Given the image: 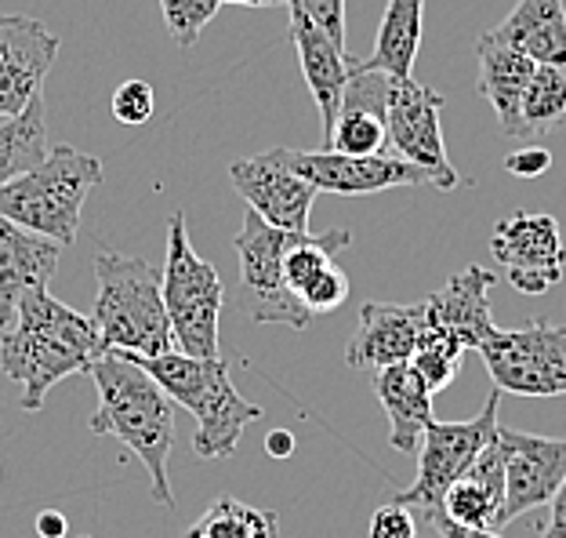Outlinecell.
I'll return each instance as SVG.
<instances>
[{
  "label": "cell",
  "instance_id": "cell-21",
  "mask_svg": "<svg viewBox=\"0 0 566 538\" xmlns=\"http://www.w3.org/2000/svg\"><path fill=\"white\" fill-rule=\"evenodd\" d=\"M475 59H480V95L491 102L505 138H523V113L520 102L526 92V81L537 70V62L531 55H523L520 48H512L509 41H501L494 30H486L475 41Z\"/></svg>",
  "mask_w": 566,
  "mask_h": 538
},
{
  "label": "cell",
  "instance_id": "cell-34",
  "mask_svg": "<svg viewBox=\"0 0 566 538\" xmlns=\"http://www.w3.org/2000/svg\"><path fill=\"white\" fill-rule=\"evenodd\" d=\"M552 168V153L545 146H531V149H516L505 157V172L516 178H537Z\"/></svg>",
  "mask_w": 566,
  "mask_h": 538
},
{
  "label": "cell",
  "instance_id": "cell-28",
  "mask_svg": "<svg viewBox=\"0 0 566 538\" xmlns=\"http://www.w3.org/2000/svg\"><path fill=\"white\" fill-rule=\"evenodd\" d=\"M526 135L552 132L566 117V70L556 66H537L526 81V92L520 102Z\"/></svg>",
  "mask_w": 566,
  "mask_h": 538
},
{
  "label": "cell",
  "instance_id": "cell-26",
  "mask_svg": "<svg viewBox=\"0 0 566 538\" xmlns=\"http://www.w3.org/2000/svg\"><path fill=\"white\" fill-rule=\"evenodd\" d=\"M48 157V106L36 95L19 117L0 121V189Z\"/></svg>",
  "mask_w": 566,
  "mask_h": 538
},
{
  "label": "cell",
  "instance_id": "cell-10",
  "mask_svg": "<svg viewBox=\"0 0 566 538\" xmlns=\"http://www.w3.org/2000/svg\"><path fill=\"white\" fill-rule=\"evenodd\" d=\"M443 95L415 76H392L389 87V146L396 157L418 164L432 175L436 189H458V172L450 168L443 146Z\"/></svg>",
  "mask_w": 566,
  "mask_h": 538
},
{
  "label": "cell",
  "instance_id": "cell-24",
  "mask_svg": "<svg viewBox=\"0 0 566 538\" xmlns=\"http://www.w3.org/2000/svg\"><path fill=\"white\" fill-rule=\"evenodd\" d=\"M501 41L520 48L537 66L566 70V8L563 0H520L512 15L494 25Z\"/></svg>",
  "mask_w": 566,
  "mask_h": 538
},
{
  "label": "cell",
  "instance_id": "cell-5",
  "mask_svg": "<svg viewBox=\"0 0 566 538\" xmlns=\"http://www.w3.org/2000/svg\"><path fill=\"white\" fill-rule=\"evenodd\" d=\"M102 183V161L73 146L48 149L36 168L0 189V215L30 234L66 248L81 234V215L92 189Z\"/></svg>",
  "mask_w": 566,
  "mask_h": 538
},
{
  "label": "cell",
  "instance_id": "cell-31",
  "mask_svg": "<svg viewBox=\"0 0 566 538\" xmlns=\"http://www.w3.org/2000/svg\"><path fill=\"white\" fill-rule=\"evenodd\" d=\"M157 110V95H153L149 81H124L117 92H113V117L124 127H138L153 117Z\"/></svg>",
  "mask_w": 566,
  "mask_h": 538
},
{
  "label": "cell",
  "instance_id": "cell-7",
  "mask_svg": "<svg viewBox=\"0 0 566 538\" xmlns=\"http://www.w3.org/2000/svg\"><path fill=\"white\" fill-rule=\"evenodd\" d=\"M497 401L501 390L486 396L483 412L465 422H440L432 418L421 433V447H418V477L407 492H400L392 503L410 506L415 514H440L443 495L450 492L461 473H465L475 458H480L486 447L497 437Z\"/></svg>",
  "mask_w": 566,
  "mask_h": 538
},
{
  "label": "cell",
  "instance_id": "cell-22",
  "mask_svg": "<svg viewBox=\"0 0 566 538\" xmlns=\"http://www.w3.org/2000/svg\"><path fill=\"white\" fill-rule=\"evenodd\" d=\"M501 506H505V463H501V447L494 437V444L450 484L440 514L458 528L494 531Z\"/></svg>",
  "mask_w": 566,
  "mask_h": 538
},
{
  "label": "cell",
  "instance_id": "cell-9",
  "mask_svg": "<svg viewBox=\"0 0 566 538\" xmlns=\"http://www.w3.org/2000/svg\"><path fill=\"white\" fill-rule=\"evenodd\" d=\"M494 390L516 396H566V324L531 320L516 331H494L480 345Z\"/></svg>",
  "mask_w": 566,
  "mask_h": 538
},
{
  "label": "cell",
  "instance_id": "cell-8",
  "mask_svg": "<svg viewBox=\"0 0 566 538\" xmlns=\"http://www.w3.org/2000/svg\"><path fill=\"white\" fill-rule=\"evenodd\" d=\"M302 234L291 229H276L254 211L243 215V226L237 234V255H240V284L248 313L259 324H283L294 331H305L313 324V313L305 310L302 299L283 280V255Z\"/></svg>",
  "mask_w": 566,
  "mask_h": 538
},
{
  "label": "cell",
  "instance_id": "cell-2",
  "mask_svg": "<svg viewBox=\"0 0 566 538\" xmlns=\"http://www.w3.org/2000/svg\"><path fill=\"white\" fill-rule=\"evenodd\" d=\"M87 375L95 379L98 412L92 415V433L117 437L142 458L153 484V503L175 506L167 458L175 447V401L135 361L120 353H102Z\"/></svg>",
  "mask_w": 566,
  "mask_h": 538
},
{
  "label": "cell",
  "instance_id": "cell-39",
  "mask_svg": "<svg viewBox=\"0 0 566 538\" xmlns=\"http://www.w3.org/2000/svg\"><path fill=\"white\" fill-rule=\"evenodd\" d=\"M222 4H237V8H273V4H287V0H222Z\"/></svg>",
  "mask_w": 566,
  "mask_h": 538
},
{
  "label": "cell",
  "instance_id": "cell-30",
  "mask_svg": "<svg viewBox=\"0 0 566 538\" xmlns=\"http://www.w3.org/2000/svg\"><path fill=\"white\" fill-rule=\"evenodd\" d=\"M298 299H302V306H305V310L308 313H334V310H342V306L345 302H349V277H345L342 273V269L338 266H327L324 269V273H319L316 280H313V284H308L302 294H298Z\"/></svg>",
  "mask_w": 566,
  "mask_h": 538
},
{
  "label": "cell",
  "instance_id": "cell-6",
  "mask_svg": "<svg viewBox=\"0 0 566 538\" xmlns=\"http://www.w3.org/2000/svg\"><path fill=\"white\" fill-rule=\"evenodd\" d=\"M160 294L167 324H171L175 335V350L186 356H218V317H222L226 288L218 269L192 251L182 211H175L171 223H167Z\"/></svg>",
  "mask_w": 566,
  "mask_h": 538
},
{
  "label": "cell",
  "instance_id": "cell-12",
  "mask_svg": "<svg viewBox=\"0 0 566 538\" xmlns=\"http://www.w3.org/2000/svg\"><path fill=\"white\" fill-rule=\"evenodd\" d=\"M291 172L316 186V194L338 197H367L381 189L400 186H432V175L396 153H375V157H353L334 149H280Z\"/></svg>",
  "mask_w": 566,
  "mask_h": 538
},
{
  "label": "cell",
  "instance_id": "cell-23",
  "mask_svg": "<svg viewBox=\"0 0 566 538\" xmlns=\"http://www.w3.org/2000/svg\"><path fill=\"white\" fill-rule=\"evenodd\" d=\"M375 393L389 415V444L400 455H415L432 422V390L410 364H392L375 371Z\"/></svg>",
  "mask_w": 566,
  "mask_h": 538
},
{
  "label": "cell",
  "instance_id": "cell-1",
  "mask_svg": "<svg viewBox=\"0 0 566 538\" xmlns=\"http://www.w3.org/2000/svg\"><path fill=\"white\" fill-rule=\"evenodd\" d=\"M106 353L92 317L51 299V291H33L19 306L15 324L0 331V371L22 386V412H41L48 393L62 379L84 375Z\"/></svg>",
  "mask_w": 566,
  "mask_h": 538
},
{
  "label": "cell",
  "instance_id": "cell-35",
  "mask_svg": "<svg viewBox=\"0 0 566 538\" xmlns=\"http://www.w3.org/2000/svg\"><path fill=\"white\" fill-rule=\"evenodd\" d=\"M552 517H548V524H545V531H542V538H566V477H563V484H559V492L552 495Z\"/></svg>",
  "mask_w": 566,
  "mask_h": 538
},
{
  "label": "cell",
  "instance_id": "cell-37",
  "mask_svg": "<svg viewBox=\"0 0 566 538\" xmlns=\"http://www.w3.org/2000/svg\"><path fill=\"white\" fill-rule=\"evenodd\" d=\"M70 531V524L62 514H55V509H44L41 517H36V535L41 538H66Z\"/></svg>",
  "mask_w": 566,
  "mask_h": 538
},
{
  "label": "cell",
  "instance_id": "cell-15",
  "mask_svg": "<svg viewBox=\"0 0 566 538\" xmlns=\"http://www.w3.org/2000/svg\"><path fill=\"white\" fill-rule=\"evenodd\" d=\"M237 194L248 200V208L276 229L291 234H308V211H313L316 186L305 183L298 172L287 168L280 149L259 153L229 164Z\"/></svg>",
  "mask_w": 566,
  "mask_h": 538
},
{
  "label": "cell",
  "instance_id": "cell-36",
  "mask_svg": "<svg viewBox=\"0 0 566 538\" xmlns=\"http://www.w3.org/2000/svg\"><path fill=\"white\" fill-rule=\"evenodd\" d=\"M432 528H436V538H501L494 531H472V528H458V524H450L443 514H432Z\"/></svg>",
  "mask_w": 566,
  "mask_h": 538
},
{
  "label": "cell",
  "instance_id": "cell-4",
  "mask_svg": "<svg viewBox=\"0 0 566 538\" xmlns=\"http://www.w3.org/2000/svg\"><path fill=\"white\" fill-rule=\"evenodd\" d=\"M95 277L98 291L92 324L102 350L124 356H160L175 350L157 269L138 255L98 251Z\"/></svg>",
  "mask_w": 566,
  "mask_h": 538
},
{
  "label": "cell",
  "instance_id": "cell-40",
  "mask_svg": "<svg viewBox=\"0 0 566 538\" xmlns=\"http://www.w3.org/2000/svg\"><path fill=\"white\" fill-rule=\"evenodd\" d=\"M81 538H87V535H81Z\"/></svg>",
  "mask_w": 566,
  "mask_h": 538
},
{
  "label": "cell",
  "instance_id": "cell-11",
  "mask_svg": "<svg viewBox=\"0 0 566 538\" xmlns=\"http://www.w3.org/2000/svg\"><path fill=\"white\" fill-rule=\"evenodd\" d=\"M491 251L516 291L545 294L552 288H559L566 266V245L559 223L548 211L505 215L491 234Z\"/></svg>",
  "mask_w": 566,
  "mask_h": 538
},
{
  "label": "cell",
  "instance_id": "cell-27",
  "mask_svg": "<svg viewBox=\"0 0 566 538\" xmlns=\"http://www.w3.org/2000/svg\"><path fill=\"white\" fill-rule=\"evenodd\" d=\"M182 538H280V517L273 509L248 506L240 498H214Z\"/></svg>",
  "mask_w": 566,
  "mask_h": 538
},
{
  "label": "cell",
  "instance_id": "cell-20",
  "mask_svg": "<svg viewBox=\"0 0 566 538\" xmlns=\"http://www.w3.org/2000/svg\"><path fill=\"white\" fill-rule=\"evenodd\" d=\"M287 8H291V41H294V51H298L302 76H305L308 92H313V102L319 110V124H324V143H327L356 59H349V51L334 44L298 4H287Z\"/></svg>",
  "mask_w": 566,
  "mask_h": 538
},
{
  "label": "cell",
  "instance_id": "cell-33",
  "mask_svg": "<svg viewBox=\"0 0 566 538\" xmlns=\"http://www.w3.org/2000/svg\"><path fill=\"white\" fill-rule=\"evenodd\" d=\"M287 4H298L334 44L345 48V0H287Z\"/></svg>",
  "mask_w": 566,
  "mask_h": 538
},
{
  "label": "cell",
  "instance_id": "cell-29",
  "mask_svg": "<svg viewBox=\"0 0 566 538\" xmlns=\"http://www.w3.org/2000/svg\"><path fill=\"white\" fill-rule=\"evenodd\" d=\"M218 8H222V0H160L167 30L182 48L197 44L200 30L218 15Z\"/></svg>",
  "mask_w": 566,
  "mask_h": 538
},
{
  "label": "cell",
  "instance_id": "cell-13",
  "mask_svg": "<svg viewBox=\"0 0 566 538\" xmlns=\"http://www.w3.org/2000/svg\"><path fill=\"white\" fill-rule=\"evenodd\" d=\"M497 284V273L483 266H465L458 269L447 284L424 299V342H440L450 350H480L497 331L491 317V288Z\"/></svg>",
  "mask_w": 566,
  "mask_h": 538
},
{
  "label": "cell",
  "instance_id": "cell-32",
  "mask_svg": "<svg viewBox=\"0 0 566 538\" xmlns=\"http://www.w3.org/2000/svg\"><path fill=\"white\" fill-rule=\"evenodd\" d=\"M418 535H421L418 514L403 503L378 506L375 517H370V531H367V538H418Z\"/></svg>",
  "mask_w": 566,
  "mask_h": 538
},
{
  "label": "cell",
  "instance_id": "cell-19",
  "mask_svg": "<svg viewBox=\"0 0 566 538\" xmlns=\"http://www.w3.org/2000/svg\"><path fill=\"white\" fill-rule=\"evenodd\" d=\"M59 245L8 223L0 215V331L15 324L19 306L44 291L59 269Z\"/></svg>",
  "mask_w": 566,
  "mask_h": 538
},
{
  "label": "cell",
  "instance_id": "cell-3",
  "mask_svg": "<svg viewBox=\"0 0 566 538\" xmlns=\"http://www.w3.org/2000/svg\"><path fill=\"white\" fill-rule=\"evenodd\" d=\"M127 361H135L175 404L197 418L192 452L200 458L237 455L243 430L262 418V407L237 393L222 356H186L171 350L160 356H127Z\"/></svg>",
  "mask_w": 566,
  "mask_h": 538
},
{
  "label": "cell",
  "instance_id": "cell-38",
  "mask_svg": "<svg viewBox=\"0 0 566 538\" xmlns=\"http://www.w3.org/2000/svg\"><path fill=\"white\" fill-rule=\"evenodd\" d=\"M265 452L273 455V458H291L294 455V437L287 430H273L265 437Z\"/></svg>",
  "mask_w": 566,
  "mask_h": 538
},
{
  "label": "cell",
  "instance_id": "cell-16",
  "mask_svg": "<svg viewBox=\"0 0 566 538\" xmlns=\"http://www.w3.org/2000/svg\"><path fill=\"white\" fill-rule=\"evenodd\" d=\"M59 59V37L30 15H0V121H11L41 95Z\"/></svg>",
  "mask_w": 566,
  "mask_h": 538
},
{
  "label": "cell",
  "instance_id": "cell-14",
  "mask_svg": "<svg viewBox=\"0 0 566 538\" xmlns=\"http://www.w3.org/2000/svg\"><path fill=\"white\" fill-rule=\"evenodd\" d=\"M497 447L505 463V506L497 514V528H505L531 509L548 506L559 492L566 477V441L497 426Z\"/></svg>",
  "mask_w": 566,
  "mask_h": 538
},
{
  "label": "cell",
  "instance_id": "cell-17",
  "mask_svg": "<svg viewBox=\"0 0 566 538\" xmlns=\"http://www.w3.org/2000/svg\"><path fill=\"white\" fill-rule=\"evenodd\" d=\"M389 87L392 76L381 70H367L364 62H353L349 84L342 92L338 117H334L331 138L324 149L353 153V157H375V153H392L389 146Z\"/></svg>",
  "mask_w": 566,
  "mask_h": 538
},
{
  "label": "cell",
  "instance_id": "cell-25",
  "mask_svg": "<svg viewBox=\"0 0 566 538\" xmlns=\"http://www.w3.org/2000/svg\"><path fill=\"white\" fill-rule=\"evenodd\" d=\"M424 0H389L378 25V44L364 66L389 76H415V59L421 48Z\"/></svg>",
  "mask_w": 566,
  "mask_h": 538
},
{
  "label": "cell",
  "instance_id": "cell-18",
  "mask_svg": "<svg viewBox=\"0 0 566 538\" xmlns=\"http://www.w3.org/2000/svg\"><path fill=\"white\" fill-rule=\"evenodd\" d=\"M424 331V302L392 306V302H364L359 310V328L345 345V361L349 368L381 371L392 364H410L418 353Z\"/></svg>",
  "mask_w": 566,
  "mask_h": 538
}]
</instances>
